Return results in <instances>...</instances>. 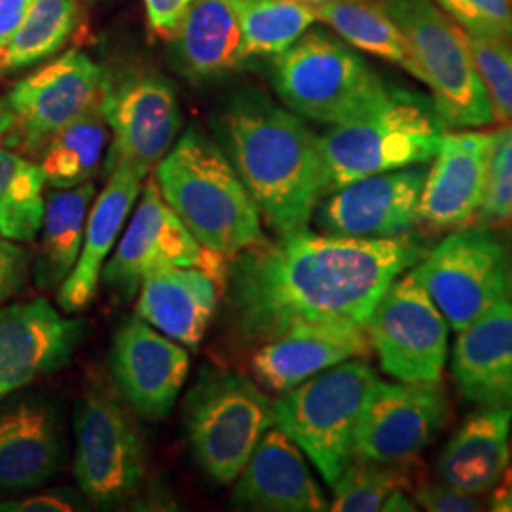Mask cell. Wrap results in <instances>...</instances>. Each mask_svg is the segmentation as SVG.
<instances>
[{
  "label": "cell",
  "mask_w": 512,
  "mask_h": 512,
  "mask_svg": "<svg viewBox=\"0 0 512 512\" xmlns=\"http://www.w3.org/2000/svg\"><path fill=\"white\" fill-rule=\"evenodd\" d=\"M427 249L403 238H344L308 228L262 239L228 264L226 315L236 338L260 346L310 325L366 329L385 289Z\"/></svg>",
  "instance_id": "obj_1"
},
{
  "label": "cell",
  "mask_w": 512,
  "mask_h": 512,
  "mask_svg": "<svg viewBox=\"0 0 512 512\" xmlns=\"http://www.w3.org/2000/svg\"><path fill=\"white\" fill-rule=\"evenodd\" d=\"M222 150L277 236L306 230L327 196L319 137L293 110L249 88L215 120Z\"/></svg>",
  "instance_id": "obj_2"
},
{
  "label": "cell",
  "mask_w": 512,
  "mask_h": 512,
  "mask_svg": "<svg viewBox=\"0 0 512 512\" xmlns=\"http://www.w3.org/2000/svg\"><path fill=\"white\" fill-rule=\"evenodd\" d=\"M158 188L203 247L232 260L264 239L262 215L224 150L190 128L156 164Z\"/></svg>",
  "instance_id": "obj_3"
},
{
  "label": "cell",
  "mask_w": 512,
  "mask_h": 512,
  "mask_svg": "<svg viewBox=\"0 0 512 512\" xmlns=\"http://www.w3.org/2000/svg\"><path fill=\"white\" fill-rule=\"evenodd\" d=\"M444 133L431 97L391 88L376 109L319 135L327 194L370 175L431 162Z\"/></svg>",
  "instance_id": "obj_4"
},
{
  "label": "cell",
  "mask_w": 512,
  "mask_h": 512,
  "mask_svg": "<svg viewBox=\"0 0 512 512\" xmlns=\"http://www.w3.org/2000/svg\"><path fill=\"white\" fill-rule=\"evenodd\" d=\"M272 84L287 109L329 126L376 109L391 93L353 46L323 31H306L275 55Z\"/></svg>",
  "instance_id": "obj_5"
},
{
  "label": "cell",
  "mask_w": 512,
  "mask_h": 512,
  "mask_svg": "<svg viewBox=\"0 0 512 512\" xmlns=\"http://www.w3.org/2000/svg\"><path fill=\"white\" fill-rule=\"evenodd\" d=\"M378 380L365 359H349L281 393L274 425L298 444L330 488L355 458V439Z\"/></svg>",
  "instance_id": "obj_6"
},
{
  "label": "cell",
  "mask_w": 512,
  "mask_h": 512,
  "mask_svg": "<svg viewBox=\"0 0 512 512\" xmlns=\"http://www.w3.org/2000/svg\"><path fill=\"white\" fill-rule=\"evenodd\" d=\"M403 31L414 78L429 92L446 128H482L495 122L492 101L476 71L465 31L433 0H380Z\"/></svg>",
  "instance_id": "obj_7"
},
{
  "label": "cell",
  "mask_w": 512,
  "mask_h": 512,
  "mask_svg": "<svg viewBox=\"0 0 512 512\" xmlns=\"http://www.w3.org/2000/svg\"><path fill=\"white\" fill-rule=\"evenodd\" d=\"M184 425L203 471L230 484L274 427V403L239 372L202 370L186 395Z\"/></svg>",
  "instance_id": "obj_8"
},
{
  "label": "cell",
  "mask_w": 512,
  "mask_h": 512,
  "mask_svg": "<svg viewBox=\"0 0 512 512\" xmlns=\"http://www.w3.org/2000/svg\"><path fill=\"white\" fill-rule=\"evenodd\" d=\"M410 275L456 332L497 304L512 302V251L486 226L452 232L425 253Z\"/></svg>",
  "instance_id": "obj_9"
},
{
  "label": "cell",
  "mask_w": 512,
  "mask_h": 512,
  "mask_svg": "<svg viewBox=\"0 0 512 512\" xmlns=\"http://www.w3.org/2000/svg\"><path fill=\"white\" fill-rule=\"evenodd\" d=\"M74 476L95 505L135 494L145 478V442L126 404L103 385H90L74 406Z\"/></svg>",
  "instance_id": "obj_10"
},
{
  "label": "cell",
  "mask_w": 512,
  "mask_h": 512,
  "mask_svg": "<svg viewBox=\"0 0 512 512\" xmlns=\"http://www.w3.org/2000/svg\"><path fill=\"white\" fill-rule=\"evenodd\" d=\"M228 264L226 256L203 247L190 234L152 179L101 277L112 293L128 300L139 293L141 281L148 274L175 266L202 268L226 289Z\"/></svg>",
  "instance_id": "obj_11"
},
{
  "label": "cell",
  "mask_w": 512,
  "mask_h": 512,
  "mask_svg": "<svg viewBox=\"0 0 512 512\" xmlns=\"http://www.w3.org/2000/svg\"><path fill=\"white\" fill-rule=\"evenodd\" d=\"M366 334L380 365L399 382H440L448 359V323L420 283L395 279L368 317Z\"/></svg>",
  "instance_id": "obj_12"
},
{
  "label": "cell",
  "mask_w": 512,
  "mask_h": 512,
  "mask_svg": "<svg viewBox=\"0 0 512 512\" xmlns=\"http://www.w3.org/2000/svg\"><path fill=\"white\" fill-rule=\"evenodd\" d=\"M107 84L90 55L80 50L59 55L12 88L8 103L16 122L6 143L25 152L42 150L55 131L101 107Z\"/></svg>",
  "instance_id": "obj_13"
},
{
  "label": "cell",
  "mask_w": 512,
  "mask_h": 512,
  "mask_svg": "<svg viewBox=\"0 0 512 512\" xmlns=\"http://www.w3.org/2000/svg\"><path fill=\"white\" fill-rule=\"evenodd\" d=\"M448 418L450 401L440 382L376 380L357 429L355 456L376 463L418 461Z\"/></svg>",
  "instance_id": "obj_14"
},
{
  "label": "cell",
  "mask_w": 512,
  "mask_h": 512,
  "mask_svg": "<svg viewBox=\"0 0 512 512\" xmlns=\"http://www.w3.org/2000/svg\"><path fill=\"white\" fill-rule=\"evenodd\" d=\"M101 112L114 135L107 173L124 165L143 179L173 147L183 124L175 90L156 74H135L114 86L107 84Z\"/></svg>",
  "instance_id": "obj_15"
},
{
  "label": "cell",
  "mask_w": 512,
  "mask_h": 512,
  "mask_svg": "<svg viewBox=\"0 0 512 512\" xmlns=\"http://www.w3.org/2000/svg\"><path fill=\"white\" fill-rule=\"evenodd\" d=\"M425 169L420 165L370 175L323 198L317 224L344 238H403L416 226Z\"/></svg>",
  "instance_id": "obj_16"
},
{
  "label": "cell",
  "mask_w": 512,
  "mask_h": 512,
  "mask_svg": "<svg viewBox=\"0 0 512 512\" xmlns=\"http://www.w3.org/2000/svg\"><path fill=\"white\" fill-rule=\"evenodd\" d=\"M190 368L188 351L141 317L122 325L110 349V372L122 401L147 420L173 410Z\"/></svg>",
  "instance_id": "obj_17"
},
{
  "label": "cell",
  "mask_w": 512,
  "mask_h": 512,
  "mask_svg": "<svg viewBox=\"0 0 512 512\" xmlns=\"http://www.w3.org/2000/svg\"><path fill=\"white\" fill-rule=\"evenodd\" d=\"M82 338V321L46 298L0 308V401L67 365Z\"/></svg>",
  "instance_id": "obj_18"
},
{
  "label": "cell",
  "mask_w": 512,
  "mask_h": 512,
  "mask_svg": "<svg viewBox=\"0 0 512 512\" xmlns=\"http://www.w3.org/2000/svg\"><path fill=\"white\" fill-rule=\"evenodd\" d=\"M492 131L444 133L433 167L425 173L416 224L429 234L475 222L484 196Z\"/></svg>",
  "instance_id": "obj_19"
},
{
  "label": "cell",
  "mask_w": 512,
  "mask_h": 512,
  "mask_svg": "<svg viewBox=\"0 0 512 512\" xmlns=\"http://www.w3.org/2000/svg\"><path fill=\"white\" fill-rule=\"evenodd\" d=\"M63 461V427L54 404L21 391L0 401V494L44 486Z\"/></svg>",
  "instance_id": "obj_20"
},
{
  "label": "cell",
  "mask_w": 512,
  "mask_h": 512,
  "mask_svg": "<svg viewBox=\"0 0 512 512\" xmlns=\"http://www.w3.org/2000/svg\"><path fill=\"white\" fill-rule=\"evenodd\" d=\"M234 503L268 512H319L330 505L298 444L275 425L264 433L239 473Z\"/></svg>",
  "instance_id": "obj_21"
},
{
  "label": "cell",
  "mask_w": 512,
  "mask_h": 512,
  "mask_svg": "<svg viewBox=\"0 0 512 512\" xmlns=\"http://www.w3.org/2000/svg\"><path fill=\"white\" fill-rule=\"evenodd\" d=\"M370 349L363 327L310 325L260 344L251 366L258 384L281 395L332 366L368 359Z\"/></svg>",
  "instance_id": "obj_22"
},
{
  "label": "cell",
  "mask_w": 512,
  "mask_h": 512,
  "mask_svg": "<svg viewBox=\"0 0 512 512\" xmlns=\"http://www.w3.org/2000/svg\"><path fill=\"white\" fill-rule=\"evenodd\" d=\"M452 374L465 401L512 410V302L497 304L459 332Z\"/></svg>",
  "instance_id": "obj_23"
},
{
  "label": "cell",
  "mask_w": 512,
  "mask_h": 512,
  "mask_svg": "<svg viewBox=\"0 0 512 512\" xmlns=\"http://www.w3.org/2000/svg\"><path fill=\"white\" fill-rule=\"evenodd\" d=\"M224 285L202 268H164L139 287L137 317L184 348H198Z\"/></svg>",
  "instance_id": "obj_24"
},
{
  "label": "cell",
  "mask_w": 512,
  "mask_h": 512,
  "mask_svg": "<svg viewBox=\"0 0 512 512\" xmlns=\"http://www.w3.org/2000/svg\"><path fill=\"white\" fill-rule=\"evenodd\" d=\"M141 181L143 177L124 165L110 171L109 183L90 209L82 251L73 272L57 291V304L65 313H78L92 302L107 256L139 196Z\"/></svg>",
  "instance_id": "obj_25"
},
{
  "label": "cell",
  "mask_w": 512,
  "mask_h": 512,
  "mask_svg": "<svg viewBox=\"0 0 512 512\" xmlns=\"http://www.w3.org/2000/svg\"><path fill=\"white\" fill-rule=\"evenodd\" d=\"M511 423L507 408H480L471 414L440 454V480L467 494H490L509 469Z\"/></svg>",
  "instance_id": "obj_26"
},
{
  "label": "cell",
  "mask_w": 512,
  "mask_h": 512,
  "mask_svg": "<svg viewBox=\"0 0 512 512\" xmlns=\"http://www.w3.org/2000/svg\"><path fill=\"white\" fill-rule=\"evenodd\" d=\"M173 38L177 63L192 78L226 73L247 59L230 0H196Z\"/></svg>",
  "instance_id": "obj_27"
},
{
  "label": "cell",
  "mask_w": 512,
  "mask_h": 512,
  "mask_svg": "<svg viewBox=\"0 0 512 512\" xmlns=\"http://www.w3.org/2000/svg\"><path fill=\"white\" fill-rule=\"evenodd\" d=\"M95 186L92 181L73 188H55L46 196L42 241L35 264V277L42 291L59 289L73 272L82 251Z\"/></svg>",
  "instance_id": "obj_28"
},
{
  "label": "cell",
  "mask_w": 512,
  "mask_h": 512,
  "mask_svg": "<svg viewBox=\"0 0 512 512\" xmlns=\"http://www.w3.org/2000/svg\"><path fill=\"white\" fill-rule=\"evenodd\" d=\"M317 19L355 50L380 57L414 76V61L406 38L380 0H334L313 6Z\"/></svg>",
  "instance_id": "obj_29"
},
{
  "label": "cell",
  "mask_w": 512,
  "mask_h": 512,
  "mask_svg": "<svg viewBox=\"0 0 512 512\" xmlns=\"http://www.w3.org/2000/svg\"><path fill=\"white\" fill-rule=\"evenodd\" d=\"M107 128L99 107L55 131L42 147L40 158L46 183L54 188H73L88 183L99 169L107 147Z\"/></svg>",
  "instance_id": "obj_30"
},
{
  "label": "cell",
  "mask_w": 512,
  "mask_h": 512,
  "mask_svg": "<svg viewBox=\"0 0 512 512\" xmlns=\"http://www.w3.org/2000/svg\"><path fill=\"white\" fill-rule=\"evenodd\" d=\"M46 175L40 164L10 148H0V234L16 243H31L42 228Z\"/></svg>",
  "instance_id": "obj_31"
},
{
  "label": "cell",
  "mask_w": 512,
  "mask_h": 512,
  "mask_svg": "<svg viewBox=\"0 0 512 512\" xmlns=\"http://www.w3.org/2000/svg\"><path fill=\"white\" fill-rule=\"evenodd\" d=\"M238 14L245 57L279 55L317 21L300 0H230Z\"/></svg>",
  "instance_id": "obj_32"
},
{
  "label": "cell",
  "mask_w": 512,
  "mask_h": 512,
  "mask_svg": "<svg viewBox=\"0 0 512 512\" xmlns=\"http://www.w3.org/2000/svg\"><path fill=\"white\" fill-rule=\"evenodd\" d=\"M76 18V0H33L18 31L0 50L2 73L31 67L55 54L71 37Z\"/></svg>",
  "instance_id": "obj_33"
},
{
  "label": "cell",
  "mask_w": 512,
  "mask_h": 512,
  "mask_svg": "<svg viewBox=\"0 0 512 512\" xmlns=\"http://www.w3.org/2000/svg\"><path fill=\"white\" fill-rule=\"evenodd\" d=\"M421 473L418 461L376 463L355 456L344 475L332 486L334 497L329 509L336 512L382 511L389 495L395 490L410 492Z\"/></svg>",
  "instance_id": "obj_34"
},
{
  "label": "cell",
  "mask_w": 512,
  "mask_h": 512,
  "mask_svg": "<svg viewBox=\"0 0 512 512\" xmlns=\"http://www.w3.org/2000/svg\"><path fill=\"white\" fill-rule=\"evenodd\" d=\"M475 222L486 228L512 226V124L492 131L486 186Z\"/></svg>",
  "instance_id": "obj_35"
},
{
  "label": "cell",
  "mask_w": 512,
  "mask_h": 512,
  "mask_svg": "<svg viewBox=\"0 0 512 512\" xmlns=\"http://www.w3.org/2000/svg\"><path fill=\"white\" fill-rule=\"evenodd\" d=\"M476 71L492 101L495 120L512 124V46L465 33Z\"/></svg>",
  "instance_id": "obj_36"
},
{
  "label": "cell",
  "mask_w": 512,
  "mask_h": 512,
  "mask_svg": "<svg viewBox=\"0 0 512 512\" xmlns=\"http://www.w3.org/2000/svg\"><path fill=\"white\" fill-rule=\"evenodd\" d=\"M465 33L512 46V0H437Z\"/></svg>",
  "instance_id": "obj_37"
},
{
  "label": "cell",
  "mask_w": 512,
  "mask_h": 512,
  "mask_svg": "<svg viewBox=\"0 0 512 512\" xmlns=\"http://www.w3.org/2000/svg\"><path fill=\"white\" fill-rule=\"evenodd\" d=\"M414 501L429 512H476L484 511V503L478 495L467 494L444 480H429L421 473L412 486Z\"/></svg>",
  "instance_id": "obj_38"
},
{
  "label": "cell",
  "mask_w": 512,
  "mask_h": 512,
  "mask_svg": "<svg viewBox=\"0 0 512 512\" xmlns=\"http://www.w3.org/2000/svg\"><path fill=\"white\" fill-rule=\"evenodd\" d=\"M31 268V255L21 243L0 234V306L25 287Z\"/></svg>",
  "instance_id": "obj_39"
},
{
  "label": "cell",
  "mask_w": 512,
  "mask_h": 512,
  "mask_svg": "<svg viewBox=\"0 0 512 512\" xmlns=\"http://www.w3.org/2000/svg\"><path fill=\"white\" fill-rule=\"evenodd\" d=\"M80 509L82 499L67 490H52L0 503V512H67Z\"/></svg>",
  "instance_id": "obj_40"
},
{
  "label": "cell",
  "mask_w": 512,
  "mask_h": 512,
  "mask_svg": "<svg viewBox=\"0 0 512 512\" xmlns=\"http://www.w3.org/2000/svg\"><path fill=\"white\" fill-rule=\"evenodd\" d=\"M196 0H145L148 25L160 37H175L186 12Z\"/></svg>",
  "instance_id": "obj_41"
},
{
  "label": "cell",
  "mask_w": 512,
  "mask_h": 512,
  "mask_svg": "<svg viewBox=\"0 0 512 512\" xmlns=\"http://www.w3.org/2000/svg\"><path fill=\"white\" fill-rule=\"evenodd\" d=\"M31 4H33V0H0V50L18 31Z\"/></svg>",
  "instance_id": "obj_42"
},
{
  "label": "cell",
  "mask_w": 512,
  "mask_h": 512,
  "mask_svg": "<svg viewBox=\"0 0 512 512\" xmlns=\"http://www.w3.org/2000/svg\"><path fill=\"white\" fill-rule=\"evenodd\" d=\"M490 511L511 512L512 511V469L509 467L507 473L499 480V484L490 492Z\"/></svg>",
  "instance_id": "obj_43"
},
{
  "label": "cell",
  "mask_w": 512,
  "mask_h": 512,
  "mask_svg": "<svg viewBox=\"0 0 512 512\" xmlns=\"http://www.w3.org/2000/svg\"><path fill=\"white\" fill-rule=\"evenodd\" d=\"M382 511H418V507L414 505V501L406 495V490H395L393 494L385 499Z\"/></svg>",
  "instance_id": "obj_44"
},
{
  "label": "cell",
  "mask_w": 512,
  "mask_h": 512,
  "mask_svg": "<svg viewBox=\"0 0 512 512\" xmlns=\"http://www.w3.org/2000/svg\"><path fill=\"white\" fill-rule=\"evenodd\" d=\"M16 122L14 110L10 107L8 99H0V141L12 131Z\"/></svg>",
  "instance_id": "obj_45"
},
{
  "label": "cell",
  "mask_w": 512,
  "mask_h": 512,
  "mask_svg": "<svg viewBox=\"0 0 512 512\" xmlns=\"http://www.w3.org/2000/svg\"><path fill=\"white\" fill-rule=\"evenodd\" d=\"M304 4H310V6H319V4H325V2H334V0H300Z\"/></svg>",
  "instance_id": "obj_46"
},
{
  "label": "cell",
  "mask_w": 512,
  "mask_h": 512,
  "mask_svg": "<svg viewBox=\"0 0 512 512\" xmlns=\"http://www.w3.org/2000/svg\"><path fill=\"white\" fill-rule=\"evenodd\" d=\"M0 74H4V73H2V69H0Z\"/></svg>",
  "instance_id": "obj_47"
}]
</instances>
